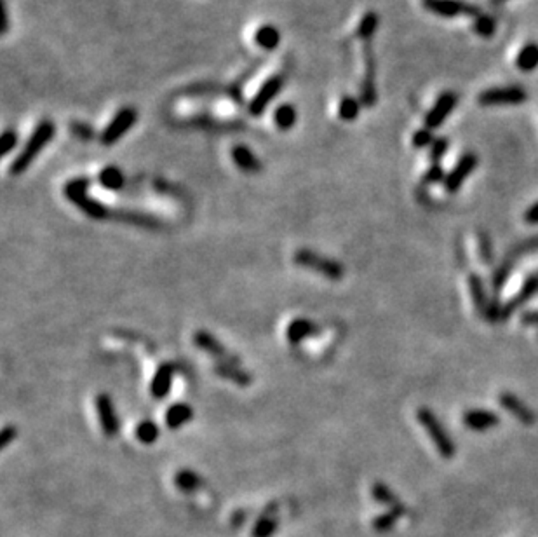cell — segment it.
Returning a JSON list of instances; mask_svg holds the SVG:
<instances>
[{"instance_id":"28","label":"cell","mask_w":538,"mask_h":537,"mask_svg":"<svg viewBox=\"0 0 538 537\" xmlns=\"http://www.w3.org/2000/svg\"><path fill=\"white\" fill-rule=\"evenodd\" d=\"M175 485L178 487L179 490H183V492H195V490H199L204 485V482H202V478L195 471L181 469V471H178L175 475Z\"/></svg>"},{"instance_id":"23","label":"cell","mask_w":538,"mask_h":537,"mask_svg":"<svg viewBox=\"0 0 538 537\" xmlns=\"http://www.w3.org/2000/svg\"><path fill=\"white\" fill-rule=\"evenodd\" d=\"M98 182L101 187H105L106 191H121L124 187V173H122L121 168L117 166H106L99 171Z\"/></svg>"},{"instance_id":"14","label":"cell","mask_w":538,"mask_h":537,"mask_svg":"<svg viewBox=\"0 0 538 537\" xmlns=\"http://www.w3.org/2000/svg\"><path fill=\"white\" fill-rule=\"evenodd\" d=\"M172 380H175V364L162 363L155 370L154 377L150 382V394L155 400H164L169 394L172 387Z\"/></svg>"},{"instance_id":"33","label":"cell","mask_w":538,"mask_h":537,"mask_svg":"<svg viewBox=\"0 0 538 537\" xmlns=\"http://www.w3.org/2000/svg\"><path fill=\"white\" fill-rule=\"evenodd\" d=\"M495 28H497V25H495V19L491 16H477L476 21H474V30H476L477 35L484 39L493 37Z\"/></svg>"},{"instance_id":"16","label":"cell","mask_w":538,"mask_h":537,"mask_svg":"<svg viewBox=\"0 0 538 537\" xmlns=\"http://www.w3.org/2000/svg\"><path fill=\"white\" fill-rule=\"evenodd\" d=\"M317 331L319 326L314 321L305 320V318H297L286 328V339H288L291 346H298V344H301L305 339L315 335Z\"/></svg>"},{"instance_id":"32","label":"cell","mask_w":538,"mask_h":537,"mask_svg":"<svg viewBox=\"0 0 538 537\" xmlns=\"http://www.w3.org/2000/svg\"><path fill=\"white\" fill-rule=\"evenodd\" d=\"M371 492H373V499L378 500V502H383V505L401 508V506L397 505V499H396V496H394V492H392V490L388 489L387 485H383V483H375L373 489H371Z\"/></svg>"},{"instance_id":"6","label":"cell","mask_w":538,"mask_h":537,"mask_svg":"<svg viewBox=\"0 0 538 537\" xmlns=\"http://www.w3.org/2000/svg\"><path fill=\"white\" fill-rule=\"evenodd\" d=\"M528 95L519 86L509 88H493L479 95V104L483 107H500V105H521L526 101Z\"/></svg>"},{"instance_id":"38","label":"cell","mask_w":538,"mask_h":537,"mask_svg":"<svg viewBox=\"0 0 538 537\" xmlns=\"http://www.w3.org/2000/svg\"><path fill=\"white\" fill-rule=\"evenodd\" d=\"M446 150H448L446 138H437V140H434L432 147H430V159H432V161H439V159L446 154Z\"/></svg>"},{"instance_id":"35","label":"cell","mask_w":538,"mask_h":537,"mask_svg":"<svg viewBox=\"0 0 538 537\" xmlns=\"http://www.w3.org/2000/svg\"><path fill=\"white\" fill-rule=\"evenodd\" d=\"M434 135L430 129L424 128V129H418L417 133L413 135V145L417 148H425V147H432L434 144Z\"/></svg>"},{"instance_id":"22","label":"cell","mask_w":538,"mask_h":537,"mask_svg":"<svg viewBox=\"0 0 538 537\" xmlns=\"http://www.w3.org/2000/svg\"><path fill=\"white\" fill-rule=\"evenodd\" d=\"M425 6L436 14L446 16V18L470 11L464 2H458V0H425Z\"/></svg>"},{"instance_id":"13","label":"cell","mask_w":538,"mask_h":537,"mask_svg":"<svg viewBox=\"0 0 538 537\" xmlns=\"http://www.w3.org/2000/svg\"><path fill=\"white\" fill-rule=\"evenodd\" d=\"M455 104H457V96L453 92H444V95L439 96V99L436 101L430 110H428L427 117H425V128L427 129H436L446 121L448 115L451 114V110L455 108Z\"/></svg>"},{"instance_id":"41","label":"cell","mask_w":538,"mask_h":537,"mask_svg":"<svg viewBox=\"0 0 538 537\" xmlns=\"http://www.w3.org/2000/svg\"><path fill=\"white\" fill-rule=\"evenodd\" d=\"M524 220L528 224H538V203H535L533 206L528 208L526 213H524Z\"/></svg>"},{"instance_id":"26","label":"cell","mask_w":538,"mask_h":537,"mask_svg":"<svg viewBox=\"0 0 538 537\" xmlns=\"http://www.w3.org/2000/svg\"><path fill=\"white\" fill-rule=\"evenodd\" d=\"M516 65L521 72H531L538 66V44L530 42L519 51Z\"/></svg>"},{"instance_id":"19","label":"cell","mask_w":538,"mask_h":537,"mask_svg":"<svg viewBox=\"0 0 538 537\" xmlns=\"http://www.w3.org/2000/svg\"><path fill=\"white\" fill-rule=\"evenodd\" d=\"M464 422L472 431H488L498 426V416L490 410H469L464 416Z\"/></svg>"},{"instance_id":"30","label":"cell","mask_w":538,"mask_h":537,"mask_svg":"<svg viewBox=\"0 0 538 537\" xmlns=\"http://www.w3.org/2000/svg\"><path fill=\"white\" fill-rule=\"evenodd\" d=\"M377 28H378V14L377 12H366V14L361 18V21H359L357 37L364 42H371Z\"/></svg>"},{"instance_id":"39","label":"cell","mask_w":538,"mask_h":537,"mask_svg":"<svg viewBox=\"0 0 538 537\" xmlns=\"http://www.w3.org/2000/svg\"><path fill=\"white\" fill-rule=\"evenodd\" d=\"M441 180H446V178H444V170L439 164H434L424 177V184H436Z\"/></svg>"},{"instance_id":"25","label":"cell","mask_w":538,"mask_h":537,"mask_svg":"<svg viewBox=\"0 0 538 537\" xmlns=\"http://www.w3.org/2000/svg\"><path fill=\"white\" fill-rule=\"evenodd\" d=\"M277 529V516H275V506L270 505L267 511L258 518L253 527V537H270Z\"/></svg>"},{"instance_id":"42","label":"cell","mask_w":538,"mask_h":537,"mask_svg":"<svg viewBox=\"0 0 538 537\" xmlns=\"http://www.w3.org/2000/svg\"><path fill=\"white\" fill-rule=\"evenodd\" d=\"M524 324H530V326H538V311H533V313H524L523 318H521Z\"/></svg>"},{"instance_id":"4","label":"cell","mask_w":538,"mask_h":537,"mask_svg":"<svg viewBox=\"0 0 538 537\" xmlns=\"http://www.w3.org/2000/svg\"><path fill=\"white\" fill-rule=\"evenodd\" d=\"M417 417L421 426H424V429L427 431L428 436H430V440L434 442V445H436L437 452L444 459H451L455 456V443L451 442L450 434L444 429L441 420L436 417V413L428 409H420L417 412Z\"/></svg>"},{"instance_id":"1","label":"cell","mask_w":538,"mask_h":537,"mask_svg":"<svg viewBox=\"0 0 538 537\" xmlns=\"http://www.w3.org/2000/svg\"><path fill=\"white\" fill-rule=\"evenodd\" d=\"M54 133H56V128L51 121L39 122L37 128L33 129L32 137L28 138L26 145L23 147V150L19 152L18 157L12 161L11 175L18 177V175L25 173L30 166H32V162L37 159V155L44 150L46 145L52 140Z\"/></svg>"},{"instance_id":"2","label":"cell","mask_w":538,"mask_h":537,"mask_svg":"<svg viewBox=\"0 0 538 537\" xmlns=\"http://www.w3.org/2000/svg\"><path fill=\"white\" fill-rule=\"evenodd\" d=\"M89 187H91V180L88 177H79L70 180L63 188V194L68 199L70 203H74L81 211H84L89 218L94 220H105L110 217V210L103 203L92 199L89 195Z\"/></svg>"},{"instance_id":"12","label":"cell","mask_w":538,"mask_h":537,"mask_svg":"<svg viewBox=\"0 0 538 537\" xmlns=\"http://www.w3.org/2000/svg\"><path fill=\"white\" fill-rule=\"evenodd\" d=\"M476 166H477L476 155L465 154L464 157L458 161V164L455 166L453 170L450 171V175L446 177V180H444V188H446V192L455 194L457 191H460L461 184H464V182L469 178V175L472 173L474 170H476Z\"/></svg>"},{"instance_id":"15","label":"cell","mask_w":538,"mask_h":537,"mask_svg":"<svg viewBox=\"0 0 538 537\" xmlns=\"http://www.w3.org/2000/svg\"><path fill=\"white\" fill-rule=\"evenodd\" d=\"M215 373L221 379L230 380L232 384L239 387H248L253 384V377L249 375L246 370H242L239 363H223V361H217L215 363Z\"/></svg>"},{"instance_id":"11","label":"cell","mask_w":538,"mask_h":537,"mask_svg":"<svg viewBox=\"0 0 538 537\" xmlns=\"http://www.w3.org/2000/svg\"><path fill=\"white\" fill-rule=\"evenodd\" d=\"M469 288H470V295H472L474 306L477 307V311H479L486 320L490 321L501 320V309H498L495 304H491V302L488 300L486 293H484L483 281H481L479 276H476V274L469 276Z\"/></svg>"},{"instance_id":"27","label":"cell","mask_w":538,"mask_h":537,"mask_svg":"<svg viewBox=\"0 0 538 537\" xmlns=\"http://www.w3.org/2000/svg\"><path fill=\"white\" fill-rule=\"evenodd\" d=\"M159 434H161V429L154 420H141L134 429L136 440L143 445H154L159 440Z\"/></svg>"},{"instance_id":"31","label":"cell","mask_w":538,"mask_h":537,"mask_svg":"<svg viewBox=\"0 0 538 537\" xmlns=\"http://www.w3.org/2000/svg\"><path fill=\"white\" fill-rule=\"evenodd\" d=\"M359 112H361V104H359L357 99L352 98V96H343V98H341L340 107H338V114H340L341 121H355Z\"/></svg>"},{"instance_id":"5","label":"cell","mask_w":538,"mask_h":537,"mask_svg":"<svg viewBox=\"0 0 538 537\" xmlns=\"http://www.w3.org/2000/svg\"><path fill=\"white\" fill-rule=\"evenodd\" d=\"M136 119H138V114H136L134 108L126 107L121 108V110L115 114V117L108 122L105 129L101 133V144L103 145H114L115 141L121 140L124 137L126 133L136 124Z\"/></svg>"},{"instance_id":"8","label":"cell","mask_w":538,"mask_h":537,"mask_svg":"<svg viewBox=\"0 0 538 537\" xmlns=\"http://www.w3.org/2000/svg\"><path fill=\"white\" fill-rule=\"evenodd\" d=\"M282 86H284V77L282 75H272L270 79H267L263 86L258 89L257 95L249 101V114L255 115V117L263 114L268 105L272 104V99L281 92Z\"/></svg>"},{"instance_id":"3","label":"cell","mask_w":538,"mask_h":537,"mask_svg":"<svg viewBox=\"0 0 538 537\" xmlns=\"http://www.w3.org/2000/svg\"><path fill=\"white\" fill-rule=\"evenodd\" d=\"M293 262L297 265H300V267L312 268L314 273L321 274V276L328 277V280L331 281H340L345 274V268L340 262L333 260V258L322 257V255L315 253V251L312 250H307V248L298 250L297 253L293 255Z\"/></svg>"},{"instance_id":"34","label":"cell","mask_w":538,"mask_h":537,"mask_svg":"<svg viewBox=\"0 0 538 537\" xmlns=\"http://www.w3.org/2000/svg\"><path fill=\"white\" fill-rule=\"evenodd\" d=\"M16 145H18V135L12 129H6L2 133V138H0V155L6 157L9 152L14 150Z\"/></svg>"},{"instance_id":"20","label":"cell","mask_w":538,"mask_h":537,"mask_svg":"<svg viewBox=\"0 0 538 537\" xmlns=\"http://www.w3.org/2000/svg\"><path fill=\"white\" fill-rule=\"evenodd\" d=\"M192 419H194V409L188 403H172L164 416V422L169 429H179Z\"/></svg>"},{"instance_id":"36","label":"cell","mask_w":538,"mask_h":537,"mask_svg":"<svg viewBox=\"0 0 538 537\" xmlns=\"http://www.w3.org/2000/svg\"><path fill=\"white\" fill-rule=\"evenodd\" d=\"M401 511H392V513H385V515L378 516L377 520H375V529L377 530H388L392 525H394V522H396L397 515H399Z\"/></svg>"},{"instance_id":"29","label":"cell","mask_w":538,"mask_h":537,"mask_svg":"<svg viewBox=\"0 0 538 537\" xmlns=\"http://www.w3.org/2000/svg\"><path fill=\"white\" fill-rule=\"evenodd\" d=\"M274 122L284 131L291 129L297 124V108L290 104L279 105L274 112Z\"/></svg>"},{"instance_id":"24","label":"cell","mask_w":538,"mask_h":537,"mask_svg":"<svg viewBox=\"0 0 538 537\" xmlns=\"http://www.w3.org/2000/svg\"><path fill=\"white\" fill-rule=\"evenodd\" d=\"M255 42L265 51H274L281 44V32L272 25H263L255 33Z\"/></svg>"},{"instance_id":"40","label":"cell","mask_w":538,"mask_h":537,"mask_svg":"<svg viewBox=\"0 0 538 537\" xmlns=\"http://www.w3.org/2000/svg\"><path fill=\"white\" fill-rule=\"evenodd\" d=\"M16 434H18V429H16L14 426H6L4 429H2V433H0V447L6 449V447L16 438Z\"/></svg>"},{"instance_id":"7","label":"cell","mask_w":538,"mask_h":537,"mask_svg":"<svg viewBox=\"0 0 538 537\" xmlns=\"http://www.w3.org/2000/svg\"><path fill=\"white\" fill-rule=\"evenodd\" d=\"M94 407H96V413H98L101 431L108 436V438H114L115 434L119 433V429H121V420H119L117 410H115L112 398L106 393L98 394L94 400Z\"/></svg>"},{"instance_id":"9","label":"cell","mask_w":538,"mask_h":537,"mask_svg":"<svg viewBox=\"0 0 538 537\" xmlns=\"http://www.w3.org/2000/svg\"><path fill=\"white\" fill-rule=\"evenodd\" d=\"M194 344L199 347L201 351L208 353L209 356H212L217 361H223V363H239L241 364V360H239L235 354H232L220 340L215 337L212 333L206 330H199L194 333Z\"/></svg>"},{"instance_id":"21","label":"cell","mask_w":538,"mask_h":537,"mask_svg":"<svg viewBox=\"0 0 538 537\" xmlns=\"http://www.w3.org/2000/svg\"><path fill=\"white\" fill-rule=\"evenodd\" d=\"M537 291H538V274H535V276H531L530 280H528L526 283L523 284V288L519 290V293H517L516 297H514L512 300H510L509 304L504 307V309H501V320H506L507 316H510V313H514V309H517V307L523 306L524 302H526L530 297H533Z\"/></svg>"},{"instance_id":"17","label":"cell","mask_w":538,"mask_h":537,"mask_svg":"<svg viewBox=\"0 0 538 537\" xmlns=\"http://www.w3.org/2000/svg\"><path fill=\"white\" fill-rule=\"evenodd\" d=\"M498 401H500V405L504 407L510 416H514L517 420H521L524 426H531V424L535 422L533 412L524 405L519 398L514 396L512 393H501L500 398H498Z\"/></svg>"},{"instance_id":"43","label":"cell","mask_w":538,"mask_h":537,"mask_svg":"<svg viewBox=\"0 0 538 537\" xmlns=\"http://www.w3.org/2000/svg\"><path fill=\"white\" fill-rule=\"evenodd\" d=\"M8 25H9L8 6H6V2H4V4H2V33L8 32Z\"/></svg>"},{"instance_id":"10","label":"cell","mask_w":538,"mask_h":537,"mask_svg":"<svg viewBox=\"0 0 538 537\" xmlns=\"http://www.w3.org/2000/svg\"><path fill=\"white\" fill-rule=\"evenodd\" d=\"M375 74H377V58H375L371 42L364 46V79L363 89H361V101L366 107H371L377 101V82H375Z\"/></svg>"},{"instance_id":"18","label":"cell","mask_w":538,"mask_h":537,"mask_svg":"<svg viewBox=\"0 0 538 537\" xmlns=\"http://www.w3.org/2000/svg\"><path fill=\"white\" fill-rule=\"evenodd\" d=\"M232 161L237 166L239 170H242L244 173H260L261 171V162L257 157L253 150L246 145H235L230 152Z\"/></svg>"},{"instance_id":"37","label":"cell","mask_w":538,"mask_h":537,"mask_svg":"<svg viewBox=\"0 0 538 537\" xmlns=\"http://www.w3.org/2000/svg\"><path fill=\"white\" fill-rule=\"evenodd\" d=\"M70 129H72V133H74L75 137L81 138V140H91L92 138L91 126L84 124V122H72Z\"/></svg>"}]
</instances>
